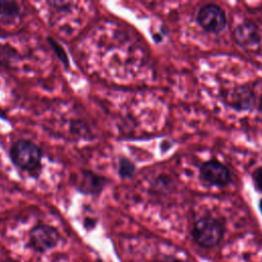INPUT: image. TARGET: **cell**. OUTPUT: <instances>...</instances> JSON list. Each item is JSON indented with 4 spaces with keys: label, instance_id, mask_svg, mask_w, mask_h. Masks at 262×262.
Masks as SVG:
<instances>
[{
    "label": "cell",
    "instance_id": "6",
    "mask_svg": "<svg viewBox=\"0 0 262 262\" xmlns=\"http://www.w3.org/2000/svg\"><path fill=\"white\" fill-rule=\"evenodd\" d=\"M107 179L92 171H82L76 180L77 189L83 193L97 195L106 185Z\"/></svg>",
    "mask_w": 262,
    "mask_h": 262
},
{
    "label": "cell",
    "instance_id": "14",
    "mask_svg": "<svg viewBox=\"0 0 262 262\" xmlns=\"http://www.w3.org/2000/svg\"><path fill=\"white\" fill-rule=\"evenodd\" d=\"M0 262H18V261H16V260H14V259H12V258H9V257H6V258H3Z\"/></svg>",
    "mask_w": 262,
    "mask_h": 262
},
{
    "label": "cell",
    "instance_id": "16",
    "mask_svg": "<svg viewBox=\"0 0 262 262\" xmlns=\"http://www.w3.org/2000/svg\"><path fill=\"white\" fill-rule=\"evenodd\" d=\"M260 110H261V112H262V97H261V99H260Z\"/></svg>",
    "mask_w": 262,
    "mask_h": 262
},
{
    "label": "cell",
    "instance_id": "10",
    "mask_svg": "<svg viewBox=\"0 0 262 262\" xmlns=\"http://www.w3.org/2000/svg\"><path fill=\"white\" fill-rule=\"evenodd\" d=\"M48 43H49V45L51 46V48H52V50H53V52L56 54V56L58 57V59L63 63V66L66 67V68H69V57H68V55H67V52L64 51V49H63V47L55 40V39H53V38H50V37H48Z\"/></svg>",
    "mask_w": 262,
    "mask_h": 262
},
{
    "label": "cell",
    "instance_id": "2",
    "mask_svg": "<svg viewBox=\"0 0 262 262\" xmlns=\"http://www.w3.org/2000/svg\"><path fill=\"white\" fill-rule=\"evenodd\" d=\"M224 229L222 224L212 218L203 217L199 219L192 229V236L194 242L202 248L211 249L216 247L222 239Z\"/></svg>",
    "mask_w": 262,
    "mask_h": 262
},
{
    "label": "cell",
    "instance_id": "11",
    "mask_svg": "<svg viewBox=\"0 0 262 262\" xmlns=\"http://www.w3.org/2000/svg\"><path fill=\"white\" fill-rule=\"evenodd\" d=\"M253 179L256 184V187L262 191V167L257 168L253 173Z\"/></svg>",
    "mask_w": 262,
    "mask_h": 262
},
{
    "label": "cell",
    "instance_id": "3",
    "mask_svg": "<svg viewBox=\"0 0 262 262\" xmlns=\"http://www.w3.org/2000/svg\"><path fill=\"white\" fill-rule=\"evenodd\" d=\"M59 231L49 224H36L29 232V247L36 253L44 254L54 249L60 242Z\"/></svg>",
    "mask_w": 262,
    "mask_h": 262
},
{
    "label": "cell",
    "instance_id": "4",
    "mask_svg": "<svg viewBox=\"0 0 262 262\" xmlns=\"http://www.w3.org/2000/svg\"><path fill=\"white\" fill-rule=\"evenodd\" d=\"M198 21L204 30L210 33H218L222 31L226 25L225 12L218 5L207 4L200 9Z\"/></svg>",
    "mask_w": 262,
    "mask_h": 262
},
{
    "label": "cell",
    "instance_id": "12",
    "mask_svg": "<svg viewBox=\"0 0 262 262\" xmlns=\"http://www.w3.org/2000/svg\"><path fill=\"white\" fill-rule=\"evenodd\" d=\"M49 5H51L53 8L57 9V10H68L71 6L70 2L67 1H53V2H48Z\"/></svg>",
    "mask_w": 262,
    "mask_h": 262
},
{
    "label": "cell",
    "instance_id": "1",
    "mask_svg": "<svg viewBox=\"0 0 262 262\" xmlns=\"http://www.w3.org/2000/svg\"><path fill=\"white\" fill-rule=\"evenodd\" d=\"M12 164L21 172L37 178L42 170V149L29 139H17L9 148Z\"/></svg>",
    "mask_w": 262,
    "mask_h": 262
},
{
    "label": "cell",
    "instance_id": "9",
    "mask_svg": "<svg viewBox=\"0 0 262 262\" xmlns=\"http://www.w3.org/2000/svg\"><path fill=\"white\" fill-rule=\"evenodd\" d=\"M135 165L127 158H120L118 164V173L122 178H131L135 173Z\"/></svg>",
    "mask_w": 262,
    "mask_h": 262
},
{
    "label": "cell",
    "instance_id": "17",
    "mask_svg": "<svg viewBox=\"0 0 262 262\" xmlns=\"http://www.w3.org/2000/svg\"><path fill=\"white\" fill-rule=\"evenodd\" d=\"M95 262H102V261H101V260H100V259H97V260H96V261H95Z\"/></svg>",
    "mask_w": 262,
    "mask_h": 262
},
{
    "label": "cell",
    "instance_id": "8",
    "mask_svg": "<svg viewBox=\"0 0 262 262\" xmlns=\"http://www.w3.org/2000/svg\"><path fill=\"white\" fill-rule=\"evenodd\" d=\"M20 7L15 1L0 0V15L6 18H12L19 15Z\"/></svg>",
    "mask_w": 262,
    "mask_h": 262
},
{
    "label": "cell",
    "instance_id": "13",
    "mask_svg": "<svg viewBox=\"0 0 262 262\" xmlns=\"http://www.w3.org/2000/svg\"><path fill=\"white\" fill-rule=\"evenodd\" d=\"M156 262H182V261H180L179 259H177V258H174V257H164L163 259H161V260H158V261H156Z\"/></svg>",
    "mask_w": 262,
    "mask_h": 262
},
{
    "label": "cell",
    "instance_id": "7",
    "mask_svg": "<svg viewBox=\"0 0 262 262\" xmlns=\"http://www.w3.org/2000/svg\"><path fill=\"white\" fill-rule=\"evenodd\" d=\"M236 42L244 47H252L260 42V33L255 24L243 23L234 30Z\"/></svg>",
    "mask_w": 262,
    "mask_h": 262
},
{
    "label": "cell",
    "instance_id": "15",
    "mask_svg": "<svg viewBox=\"0 0 262 262\" xmlns=\"http://www.w3.org/2000/svg\"><path fill=\"white\" fill-rule=\"evenodd\" d=\"M259 208H260V211H261V213H262V199H261L260 202H259Z\"/></svg>",
    "mask_w": 262,
    "mask_h": 262
},
{
    "label": "cell",
    "instance_id": "5",
    "mask_svg": "<svg viewBox=\"0 0 262 262\" xmlns=\"http://www.w3.org/2000/svg\"><path fill=\"white\" fill-rule=\"evenodd\" d=\"M201 175L210 184L222 186L229 182L230 172L222 163L211 160L206 162L201 168Z\"/></svg>",
    "mask_w": 262,
    "mask_h": 262
}]
</instances>
